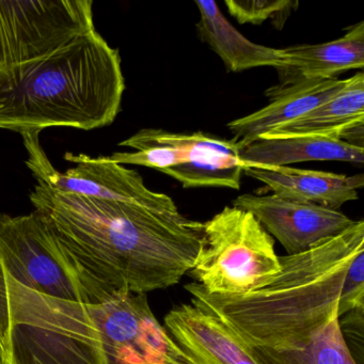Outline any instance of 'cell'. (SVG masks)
<instances>
[{
  "mask_svg": "<svg viewBox=\"0 0 364 364\" xmlns=\"http://www.w3.org/2000/svg\"><path fill=\"white\" fill-rule=\"evenodd\" d=\"M186 364H187V362H186Z\"/></svg>",
  "mask_w": 364,
  "mask_h": 364,
  "instance_id": "603a6c76",
  "label": "cell"
},
{
  "mask_svg": "<svg viewBox=\"0 0 364 364\" xmlns=\"http://www.w3.org/2000/svg\"><path fill=\"white\" fill-rule=\"evenodd\" d=\"M247 167L240 159H230L218 163H189L161 170L185 188L225 187L238 191L240 178Z\"/></svg>",
  "mask_w": 364,
  "mask_h": 364,
  "instance_id": "ffe728a7",
  "label": "cell"
},
{
  "mask_svg": "<svg viewBox=\"0 0 364 364\" xmlns=\"http://www.w3.org/2000/svg\"><path fill=\"white\" fill-rule=\"evenodd\" d=\"M346 80H295L281 82L266 90L268 104L248 116L228 124L240 151L261 136L295 121L333 97Z\"/></svg>",
  "mask_w": 364,
  "mask_h": 364,
  "instance_id": "4fadbf2b",
  "label": "cell"
},
{
  "mask_svg": "<svg viewBox=\"0 0 364 364\" xmlns=\"http://www.w3.org/2000/svg\"><path fill=\"white\" fill-rule=\"evenodd\" d=\"M225 5L240 24L261 25L272 20L277 28L281 29L298 3L291 0H225Z\"/></svg>",
  "mask_w": 364,
  "mask_h": 364,
  "instance_id": "44dd1931",
  "label": "cell"
},
{
  "mask_svg": "<svg viewBox=\"0 0 364 364\" xmlns=\"http://www.w3.org/2000/svg\"><path fill=\"white\" fill-rule=\"evenodd\" d=\"M232 204L252 214L280 242L287 255L304 252L355 223L340 210L274 195L246 193L238 196Z\"/></svg>",
  "mask_w": 364,
  "mask_h": 364,
  "instance_id": "30bf717a",
  "label": "cell"
},
{
  "mask_svg": "<svg viewBox=\"0 0 364 364\" xmlns=\"http://www.w3.org/2000/svg\"><path fill=\"white\" fill-rule=\"evenodd\" d=\"M103 342L107 364H186L184 353L161 325L146 294L117 291L89 304Z\"/></svg>",
  "mask_w": 364,
  "mask_h": 364,
  "instance_id": "9c48e42d",
  "label": "cell"
},
{
  "mask_svg": "<svg viewBox=\"0 0 364 364\" xmlns=\"http://www.w3.org/2000/svg\"><path fill=\"white\" fill-rule=\"evenodd\" d=\"M200 20V39L208 44L225 63L228 71L238 73L255 68L282 67L280 50L253 43L240 33L219 10L215 1H196Z\"/></svg>",
  "mask_w": 364,
  "mask_h": 364,
  "instance_id": "ac0fdd59",
  "label": "cell"
},
{
  "mask_svg": "<svg viewBox=\"0 0 364 364\" xmlns=\"http://www.w3.org/2000/svg\"><path fill=\"white\" fill-rule=\"evenodd\" d=\"M165 328L187 364H259L225 323L195 304L174 306L165 316Z\"/></svg>",
  "mask_w": 364,
  "mask_h": 364,
  "instance_id": "7c38bea8",
  "label": "cell"
},
{
  "mask_svg": "<svg viewBox=\"0 0 364 364\" xmlns=\"http://www.w3.org/2000/svg\"><path fill=\"white\" fill-rule=\"evenodd\" d=\"M0 264L20 284L68 301L99 304L117 291L78 262L37 210L0 214Z\"/></svg>",
  "mask_w": 364,
  "mask_h": 364,
  "instance_id": "5b68a950",
  "label": "cell"
},
{
  "mask_svg": "<svg viewBox=\"0 0 364 364\" xmlns=\"http://www.w3.org/2000/svg\"><path fill=\"white\" fill-rule=\"evenodd\" d=\"M281 82L331 80L338 74L364 67V23L349 27L340 39L301 44L280 50Z\"/></svg>",
  "mask_w": 364,
  "mask_h": 364,
  "instance_id": "2e32d148",
  "label": "cell"
},
{
  "mask_svg": "<svg viewBox=\"0 0 364 364\" xmlns=\"http://www.w3.org/2000/svg\"><path fill=\"white\" fill-rule=\"evenodd\" d=\"M344 315H346L345 318L340 321L343 336L346 343L358 347V353L363 359L364 308L355 309Z\"/></svg>",
  "mask_w": 364,
  "mask_h": 364,
  "instance_id": "7402d4cb",
  "label": "cell"
},
{
  "mask_svg": "<svg viewBox=\"0 0 364 364\" xmlns=\"http://www.w3.org/2000/svg\"><path fill=\"white\" fill-rule=\"evenodd\" d=\"M134 152H114L109 159L119 165L154 168L161 171L189 163H218L240 159V149L233 140L221 139L198 132L176 134L163 129H140L119 144Z\"/></svg>",
  "mask_w": 364,
  "mask_h": 364,
  "instance_id": "8fae6325",
  "label": "cell"
},
{
  "mask_svg": "<svg viewBox=\"0 0 364 364\" xmlns=\"http://www.w3.org/2000/svg\"><path fill=\"white\" fill-rule=\"evenodd\" d=\"M0 364H107L89 304L38 293L0 264Z\"/></svg>",
  "mask_w": 364,
  "mask_h": 364,
  "instance_id": "277c9868",
  "label": "cell"
},
{
  "mask_svg": "<svg viewBox=\"0 0 364 364\" xmlns=\"http://www.w3.org/2000/svg\"><path fill=\"white\" fill-rule=\"evenodd\" d=\"M248 168L287 167L306 161H343L362 165L364 149L343 140L315 136L259 138L240 151Z\"/></svg>",
  "mask_w": 364,
  "mask_h": 364,
  "instance_id": "e0dca14e",
  "label": "cell"
},
{
  "mask_svg": "<svg viewBox=\"0 0 364 364\" xmlns=\"http://www.w3.org/2000/svg\"><path fill=\"white\" fill-rule=\"evenodd\" d=\"M250 349L259 364H358L343 336L338 316L315 332L300 349Z\"/></svg>",
  "mask_w": 364,
  "mask_h": 364,
  "instance_id": "d6986e66",
  "label": "cell"
},
{
  "mask_svg": "<svg viewBox=\"0 0 364 364\" xmlns=\"http://www.w3.org/2000/svg\"><path fill=\"white\" fill-rule=\"evenodd\" d=\"M289 136L332 138L363 148V72L347 78L343 88L325 103L259 138Z\"/></svg>",
  "mask_w": 364,
  "mask_h": 364,
  "instance_id": "5bb4252c",
  "label": "cell"
},
{
  "mask_svg": "<svg viewBox=\"0 0 364 364\" xmlns=\"http://www.w3.org/2000/svg\"><path fill=\"white\" fill-rule=\"evenodd\" d=\"M29 199L78 262L116 291L178 284L201 247L202 223L180 210L65 195L39 182Z\"/></svg>",
  "mask_w": 364,
  "mask_h": 364,
  "instance_id": "6da1fadb",
  "label": "cell"
},
{
  "mask_svg": "<svg viewBox=\"0 0 364 364\" xmlns=\"http://www.w3.org/2000/svg\"><path fill=\"white\" fill-rule=\"evenodd\" d=\"M267 287L248 295H210L185 285L191 304L216 315L245 344L300 349L333 317L364 308V221L298 255L279 257Z\"/></svg>",
  "mask_w": 364,
  "mask_h": 364,
  "instance_id": "7a4b0ae2",
  "label": "cell"
},
{
  "mask_svg": "<svg viewBox=\"0 0 364 364\" xmlns=\"http://www.w3.org/2000/svg\"><path fill=\"white\" fill-rule=\"evenodd\" d=\"M93 31L92 0H0V73Z\"/></svg>",
  "mask_w": 364,
  "mask_h": 364,
  "instance_id": "52a82bcc",
  "label": "cell"
},
{
  "mask_svg": "<svg viewBox=\"0 0 364 364\" xmlns=\"http://www.w3.org/2000/svg\"><path fill=\"white\" fill-rule=\"evenodd\" d=\"M242 173L264 183L277 197L336 210L346 202L358 200V191L364 184L362 174L348 176L291 167L245 168Z\"/></svg>",
  "mask_w": 364,
  "mask_h": 364,
  "instance_id": "9a60e30c",
  "label": "cell"
},
{
  "mask_svg": "<svg viewBox=\"0 0 364 364\" xmlns=\"http://www.w3.org/2000/svg\"><path fill=\"white\" fill-rule=\"evenodd\" d=\"M22 136L28 153L27 167L37 182L56 193L101 201L133 202L172 212L178 210L169 196L151 191L137 171L114 163L109 156L91 157L84 153L67 152L65 161L75 164V167L61 172L52 165L40 146L39 133Z\"/></svg>",
  "mask_w": 364,
  "mask_h": 364,
  "instance_id": "ba28073f",
  "label": "cell"
},
{
  "mask_svg": "<svg viewBox=\"0 0 364 364\" xmlns=\"http://www.w3.org/2000/svg\"><path fill=\"white\" fill-rule=\"evenodd\" d=\"M201 247L188 274L205 293L238 296L272 282L281 269L274 237L247 210L225 206L202 223Z\"/></svg>",
  "mask_w": 364,
  "mask_h": 364,
  "instance_id": "8992f818",
  "label": "cell"
},
{
  "mask_svg": "<svg viewBox=\"0 0 364 364\" xmlns=\"http://www.w3.org/2000/svg\"><path fill=\"white\" fill-rule=\"evenodd\" d=\"M124 91L120 53L95 29L0 73V129L23 135L53 127L102 129L120 114Z\"/></svg>",
  "mask_w": 364,
  "mask_h": 364,
  "instance_id": "3957f363",
  "label": "cell"
}]
</instances>
